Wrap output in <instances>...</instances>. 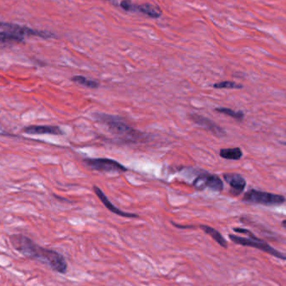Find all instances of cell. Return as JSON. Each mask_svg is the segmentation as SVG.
Returning a JSON list of instances; mask_svg holds the SVG:
<instances>
[{"label": "cell", "mask_w": 286, "mask_h": 286, "mask_svg": "<svg viewBox=\"0 0 286 286\" xmlns=\"http://www.w3.org/2000/svg\"><path fill=\"white\" fill-rule=\"evenodd\" d=\"M10 242L13 247L23 255L30 259H38L40 262L48 265L52 269L58 273H67L68 265L66 259L62 254L56 251L41 247L24 235H12L10 237Z\"/></svg>", "instance_id": "cell-1"}, {"label": "cell", "mask_w": 286, "mask_h": 286, "mask_svg": "<svg viewBox=\"0 0 286 286\" xmlns=\"http://www.w3.org/2000/svg\"><path fill=\"white\" fill-rule=\"evenodd\" d=\"M93 118L101 123L104 124L112 134L120 135L130 142H136L139 139L142 138V133L128 126L118 117L104 113H94Z\"/></svg>", "instance_id": "cell-2"}, {"label": "cell", "mask_w": 286, "mask_h": 286, "mask_svg": "<svg viewBox=\"0 0 286 286\" xmlns=\"http://www.w3.org/2000/svg\"><path fill=\"white\" fill-rule=\"evenodd\" d=\"M234 231L238 234H244L248 235V238L240 237L235 235H229V237L230 240H232L235 244H239L242 246H248V247L254 248L257 250H261L263 252L269 253L270 255L274 256L275 258L286 260V253L280 252L279 250H275L270 246L269 244L263 240L261 238H257L253 233L249 229H241V228H235Z\"/></svg>", "instance_id": "cell-3"}, {"label": "cell", "mask_w": 286, "mask_h": 286, "mask_svg": "<svg viewBox=\"0 0 286 286\" xmlns=\"http://www.w3.org/2000/svg\"><path fill=\"white\" fill-rule=\"evenodd\" d=\"M242 201L253 204L265 205V206H279L283 204L286 199L283 195L268 193L259 190L250 189L244 193Z\"/></svg>", "instance_id": "cell-4"}, {"label": "cell", "mask_w": 286, "mask_h": 286, "mask_svg": "<svg viewBox=\"0 0 286 286\" xmlns=\"http://www.w3.org/2000/svg\"><path fill=\"white\" fill-rule=\"evenodd\" d=\"M88 168L104 172H126L128 169L118 161L110 158H85L83 160Z\"/></svg>", "instance_id": "cell-5"}, {"label": "cell", "mask_w": 286, "mask_h": 286, "mask_svg": "<svg viewBox=\"0 0 286 286\" xmlns=\"http://www.w3.org/2000/svg\"><path fill=\"white\" fill-rule=\"evenodd\" d=\"M193 187L196 190L202 191L209 188L214 192H222L223 189V181L217 175L210 174L207 172H201L193 181Z\"/></svg>", "instance_id": "cell-6"}, {"label": "cell", "mask_w": 286, "mask_h": 286, "mask_svg": "<svg viewBox=\"0 0 286 286\" xmlns=\"http://www.w3.org/2000/svg\"><path fill=\"white\" fill-rule=\"evenodd\" d=\"M0 29L9 30V32L16 34L18 35H27V36H37L43 38V39H50L55 37L54 34L47 31H43V30H33L30 28L24 27L18 24H9V23H4V22H0Z\"/></svg>", "instance_id": "cell-7"}, {"label": "cell", "mask_w": 286, "mask_h": 286, "mask_svg": "<svg viewBox=\"0 0 286 286\" xmlns=\"http://www.w3.org/2000/svg\"><path fill=\"white\" fill-rule=\"evenodd\" d=\"M120 7L126 11H139L144 15H148L150 18H157L161 17L162 11L157 7H154L148 3L145 4H133L131 0H122L120 2Z\"/></svg>", "instance_id": "cell-8"}, {"label": "cell", "mask_w": 286, "mask_h": 286, "mask_svg": "<svg viewBox=\"0 0 286 286\" xmlns=\"http://www.w3.org/2000/svg\"><path fill=\"white\" fill-rule=\"evenodd\" d=\"M189 117L190 119L193 120L194 123L199 125L202 128H204L205 130H207L208 132H210L212 134H214V135H216L218 137L225 136L226 133L224 129L219 126L218 124L215 123L214 120H210V119L199 114H191Z\"/></svg>", "instance_id": "cell-9"}, {"label": "cell", "mask_w": 286, "mask_h": 286, "mask_svg": "<svg viewBox=\"0 0 286 286\" xmlns=\"http://www.w3.org/2000/svg\"><path fill=\"white\" fill-rule=\"evenodd\" d=\"M223 179L230 187L229 193L234 197H238L241 193H244L246 187L245 178L238 173H224Z\"/></svg>", "instance_id": "cell-10"}, {"label": "cell", "mask_w": 286, "mask_h": 286, "mask_svg": "<svg viewBox=\"0 0 286 286\" xmlns=\"http://www.w3.org/2000/svg\"><path fill=\"white\" fill-rule=\"evenodd\" d=\"M23 132L30 135H62L65 134L63 130L57 126H29L24 127Z\"/></svg>", "instance_id": "cell-11"}, {"label": "cell", "mask_w": 286, "mask_h": 286, "mask_svg": "<svg viewBox=\"0 0 286 286\" xmlns=\"http://www.w3.org/2000/svg\"><path fill=\"white\" fill-rule=\"evenodd\" d=\"M94 192L97 194L98 199L101 201L103 204L105 205V208H107L109 211H111L113 214L121 216L124 218H137L138 215L135 214H131V213H126L123 211L120 210L119 208L115 207L114 205L112 204V202L109 200L108 198L106 197L105 193H103L102 190L100 189L99 187L97 186H94Z\"/></svg>", "instance_id": "cell-12"}, {"label": "cell", "mask_w": 286, "mask_h": 286, "mask_svg": "<svg viewBox=\"0 0 286 286\" xmlns=\"http://www.w3.org/2000/svg\"><path fill=\"white\" fill-rule=\"evenodd\" d=\"M200 229H202L203 232L206 233L207 235H209L212 238H214V240L216 241L220 246H222L224 249L228 248L227 241H226L225 238H223V235H221L218 230L208 225H200Z\"/></svg>", "instance_id": "cell-13"}, {"label": "cell", "mask_w": 286, "mask_h": 286, "mask_svg": "<svg viewBox=\"0 0 286 286\" xmlns=\"http://www.w3.org/2000/svg\"><path fill=\"white\" fill-rule=\"evenodd\" d=\"M220 157L227 160H239L243 157V151L239 148H223L219 151Z\"/></svg>", "instance_id": "cell-14"}, {"label": "cell", "mask_w": 286, "mask_h": 286, "mask_svg": "<svg viewBox=\"0 0 286 286\" xmlns=\"http://www.w3.org/2000/svg\"><path fill=\"white\" fill-rule=\"evenodd\" d=\"M71 80L75 83L83 85L84 87L90 88V89H97L99 87L100 85L99 82L97 81L89 80L82 75H75V76H73Z\"/></svg>", "instance_id": "cell-15"}, {"label": "cell", "mask_w": 286, "mask_h": 286, "mask_svg": "<svg viewBox=\"0 0 286 286\" xmlns=\"http://www.w3.org/2000/svg\"><path fill=\"white\" fill-rule=\"evenodd\" d=\"M24 40V36L9 31L0 32V43H21Z\"/></svg>", "instance_id": "cell-16"}, {"label": "cell", "mask_w": 286, "mask_h": 286, "mask_svg": "<svg viewBox=\"0 0 286 286\" xmlns=\"http://www.w3.org/2000/svg\"><path fill=\"white\" fill-rule=\"evenodd\" d=\"M215 112L221 113V114L227 115L230 118H234L235 120H243L244 118V113L242 111H238V112H235L234 110L230 108H227V107H217L215 109Z\"/></svg>", "instance_id": "cell-17"}, {"label": "cell", "mask_w": 286, "mask_h": 286, "mask_svg": "<svg viewBox=\"0 0 286 286\" xmlns=\"http://www.w3.org/2000/svg\"><path fill=\"white\" fill-rule=\"evenodd\" d=\"M213 86L215 89H242L243 88L242 84H238L236 82H229V81L215 83Z\"/></svg>", "instance_id": "cell-18"}, {"label": "cell", "mask_w": 286, "mask_h": 286, "mask_svg": "<svg viewBox=\"0 0 286 286\" xmlns=\"http://www.w3.org/2000/svg\"><path fill=\"white\" fill-rule=\"evenodd\" d=\"M172 224H173L175 227L179 228V229H190V228H193V226H181L178 225V224H176V223H172Z\"/></svg>", "instance_id": "cell-19"}, {"label": "cell", "mask_w": 286, "mask_h": 286, "mask_svg": "<svg viewBox=\"0 0 286 286\" xmlns=\"http://www.w3.org/2000/svg\"><path fill=\"white\" fill-rule=\"evenodd\" d=\"M281 224H282V226H283L284 228L286 229V219L284 220L283 222L281 223Z\"/></svg>", "instance_id": "cell-20"}, {"label": "cell", "mask_w": 286, "mask_h": 286, "mask_svg": "<svg viewBox=\"0 0 286 286\" xmlns=\"http://www.w3.org/2000/svg\"><path fill=\"white\" fill-rule=\"evenodd\" d=\"M280 143H281V144L286 145V142H280Z\"/></svg>", "instance_id": "cell-21"}, {"label": "cell", "mask_w": 286, "mask_h": 286, "mask_svg": "<svg viewBox=\"0 0 286 286\" xmlns=\"http://www.w3.org/2000/svg\"></svg>", "instance_id": "cell-22"}]
</instances>
